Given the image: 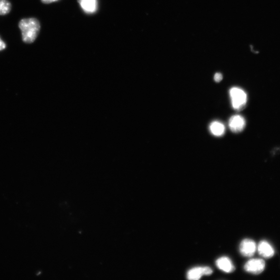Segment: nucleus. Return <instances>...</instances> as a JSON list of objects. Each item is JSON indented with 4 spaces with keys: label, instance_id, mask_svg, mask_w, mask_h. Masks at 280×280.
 I'll return each mask as SVG.
<instances>
[{
    "label": "nucleus",
    "instance_id": "9",
    "mask_svg": "<svg viewBox=\"0 0 280 280\" xmlns=\"http://www.w3.org/2000/svg\"><path fill=\"white\" fill-rule=\"evenodd\" d=\"M209 130L212 134L216 137H221L225 132L224 125L218 121H214L209 126Z\"/></svg>",
    "mask_w": 280,
    "mask_h": 280
},
{
    "label": "nucleus",
    "instance_id": "8",
    "mask_svg": "<svg viewBox=\"0 0 280 280\" xmlns=\"http://www.w3.org/2000/svg\"><path fill=\"white\" fill-rule=\"evenodd\" d=\"M216 264L219 269L227 273H230L235 269L231 261L228 257H222L218 259L216 262Z\"/></svg>",
    "mask_w": 280,
    "mask_h": 280
},
{
    "label": "nucleus",
    "instance_id": "2",
    "mask_svg": "<svg viewBox=\"0 0 280 280\" xmlns=\"http://www.w3.org/2000/svg\"><path fill=\"white\" fill-rule=\"evenodd\" d=\"M232 107L235 110L243 109L247 102V95L245 91L239 87H232L230 90Z\"/></svg>",
    "mask_w": 280,
    "mask_h": 280
},
{
    "label": "nucleus",
    "instance_id": "6",
    "mask_svg": "<svg viewBox=\"0 0 280 280\" xmlns=\"http://www.w3.org/2000/svg\"><path fill=\"white\" fill-rule=\"evenodd\" d=\"M213 270L209 267H195L188 271L187 278L190 280H198L202 276H209L213 274Z\"/></svg>",
    "mask_w": 280,
    "mask_h": 280
},
{
    "label": "nucleus",
    "instance_id": "3",
    "mask_svg": "<svg viewBox=\"0 0 280 280\" xmlns=\"http://www.w3.org/2000/svg\"><path fill=\"white\" fill-rule=\"evenodd\" d=\"M265 262L259 259H254L248 261L245 264V270L254 275H259L262 273L265 268Z\"/></svg>",
    "mask_w": 280,
    "mask_h": 280
},
{
    "label": "nucleus",
    "instance_id": "10",
    "mask_svg": "<svg viewBox=\"0 0 280 280\" xmlns=\"http://www.w3.org/2000/svg\"><path fill=\"white\" fill-rule=\"evenodd\" d=\"M82 8L87 13H94L97 9V0H79Z\"/></svg>",
    "mask_w": 280,
    "mask_h": 280
},
{
    "label": "nucleus",
    "instance_id": "11",
    "mask_svg": "<svg viewBox=\"0 0 280 280\" xmlns=\"http://www.w3.org/2000/svg\"><path fill=\"white\" fill-rule=\"evenodd\" d=\"M12 9V4L8 0H0V15L9 14Z\"/></svg>",
    "mask_w": 280,
    "mask_h": 280
},
{
    "label": "nucleus",
    "instance_id": "13",
    "mask_svg": "<svg viewBox=\"0 0 280 280\" xmlns=\"http://www.w3.org/2000/svg\"><path fill=\"white\" fill-rule=\"evenodd\" d=\"M6 44L0 38V51L4 50L6 48Z\"/></svg>",
    "mask_w": 280,
    "mask_h": 280
},
{
    "label": "nucleus",
    "instance_id": "7",
    "mask_svg": "<svg viewBox=\"0 0 280 280\" xmlns=\"http://www.w3.org/2000/svg\"><path fill=\"white\" fill-rule=\"evenodd\" d=\"M257 249L260 255L265 259L271 258L275 253L274 247L265 240L260 242L258 247H257Z\"/></svg>",
    "mask_w": 280,
    "mask_h": 280
},
{
    "label": "nucleus",
    "instance_id": "12",
    "mask_svg": "<svg viewBox=\"0 0 280 280\" xmlns=\"http://www.w3.org/2000/svg\"><path fill=\"white\" fill-rule=\"evenodd\" d=\"M214 81L216 82H220L223 79V75L220 73H216L214 77Z\"/></svg>",
    "mask_w": 280,
    "mask_h": 280
},
{
    "label": "nucleus",
    "instance_id": "1",
    "mask_svg": "<svg viewBox=\"0 0 280 280\" xmlns=\"http://www.w3.org/2000/svg\"><path fill=\"white\" fill-rule=\"evenodd\" d=\"M19 28L21 31L22 41L27 44H32L38 36L41 25L39 21L36 18H25L19 21Z\"/></svg>",
    "mask_w": 280,
    "mask_h": 280
},
{
    "label": "nucleus",
    "instance_id": "5",
    "mask_svg": "<svg viewBox=\"0 0 280 280\" xmlns=\"http://www.w3.org/2000/svg\"><path fill=\"white\" fill-rule=\"evenodd\" d=\"M257 246L255 242L251 240L246 239L241 242L240 245V252L241 254L246 257H251L255 253Z\"/></svg>",
    "mask_w": 280,
    "mask_h": 280
},
{
    "label": "nucleus",
    "instance_id": "4",
    "mask_svg": "<svg viewBox=\"0 0 280 280\" xmlns=\"http://www.w3.org/2000/svg\"><path fill=\"white\" fill-rule=\"evenodd\" d=\"M246 124L245 119L240 115H233L229 120V127L231 131L234 133H239L243 131Z\"/></svg>",
    "mask_w": 280,
    "mask_h": 280
},
{
    "label": "nucleus",
    "instance_id": "14",
    "mask_svg": "<svg viewBox=\"0 0 280 280\" xmlns=\"http://www.w3.org/2000/svg\"><path fill=\"white\" fill-rule=\"evenodd\" d=\"M42 2L45 4H49L58 1V0H41Z\"/></svg>",
    "mask_w": 280,
    "mask_h": 280
}]
</instances>
